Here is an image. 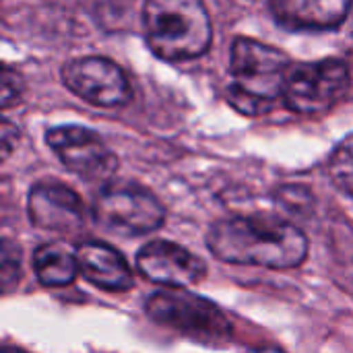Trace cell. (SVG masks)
<instances>
[{
    "label": "cell",
    "mask_w": 353,
    "mask_h": 353,
    "mask_svg": "<svg viewBox=\"0 0 353 353\" xmlns=\"http://www.w3.org/2000/svg\"><path fill=\"white\" fill-rule=\"evenodd\" d=\"M290 70V60L281 50L252 37H238L230 52L234 81L230 101L248 116L267 112L283 97Z\"/></svg>",
    "instance_id": "obj_2"
},
{
    "label": "cell",
    "mask_w": 353,
    "mask_h": 353,
    "mask_svg": "<svg viewBox=\"0 0 353 353\" xmlns=\"http://www.w3.org/2000/svg\"><path fill=\"white\" fill-rule=\"evenodd\" d=\"M2 353H25V352H19V350H10V347H6V350H2Z\"/></svg>",
    "instance_id": "obj_17"
},
{
    "label": "cell",
    "mask_w": 353,
    "mask_h": 353,
    "mask_svg": "<svg viewBox=\"0 0 353 353\" xmlns=\"http://www.w3.org/2000/svg\"><path fill=\"white\" fill-rule=\"evenodd\" d=\"M33 271L46 288H66L81 273L77 250L62 242L43 244L33 252Z\"/></svg>",
    "instance_id": "obj_13"
},
{
    "label": "cell",
    "mask_w": 353,
    "mask_h": 353,
    "mask_svg": "<svg viewBox=\"0 0 353 353\" xmlns=\"http://www.w3.org/2000/svg\"><path fill=\"white\" fill-rule=\"evenodd\" d=\"M27 213L35 228L60 234L77 232L85 219L79 194L58 182L35 184L27 199Z\"/></svg>",
    "instance_id": "obj_10"
},
{
    "label": "cell",
    "mask_w": 353,
    "mask_h": 353,
    "mask_svg": "<svg viewBox=\"0 0 353 353\" xmlns=\"http://www.w3.org/2000/svg\"><path fill=\"white\" fill-rule=\"evenodd\" d=\"M77 261L83 277L105 292H128L134 283L126 259L103 242L81 244L77 248Z\"/></svg>",
    "instance_id": "obj_12"
},
{
    "label": "cell",
    "mask_w": 353,
    "mask_h": 353,
    "mask_svg": "<svg viewBox=\"0 0 353 353\" xmlns=\"http://www.w3.org/2000/svg\"><path fill=\"white\" fill-rule=\"evenodd\" d=\"M137 267L149 281L163 288H190L205 279L207 265L188 248L168 242H147L137 254Z\"/></svg>",
    "instance_id": "obj_9"
},
{
    "label": "cell",
    "mask_w": 353,
    "mask_h": 353,
    "mask_svg": "<svg viewBox=\"0 0 353 353\" xmlns=\"http://www.w3.org/2000/svg\"><path fill=\"white\" fill-rule=\"evenodd\" d=\"M143 25L151 52L168 62L203 56L213 37L203 0H147Z\"/></svg>",
    "instance_id": "obj_3"
},
{
    "label": "cell",
    "mask_w": 353,
    "mask_h": 353,
    "mask_svg": "<svg viewBox=\"0 0 353 353\" xmlns=\"http://www.w3.org/2000/svg\"><path fill=\"white\" fill-rule=\"evenodd\" d=\"M93 217L105 232L132 238L159 230L165 221V209L151 190L118 182L103 186L95 196Z\"/></svg>",
    "instance_id": "obj_5"
},
{
    "label": "cell",
    "mask_w": 353,
    "mask_h": 353,
    "mask_svg": "<svg viewBox=\"0 0 353 353\" xmlns=\"http://www.w3.org/2000/svg\"><path fill=\"white\" fill-rule=\"evenodd\" d=\"M350 89V68L339 58L304 62L290 70L283 89L285 105L304 116L333 110Z\"/></svg>",
    "instance_id": "obj_6"
},
{
    "label": "cell",
    "mask_w": 353,
    "mask_h": 353,
    "mask_svg": "<svg viewBox=\"0 0 353 353\" xmlns=\"http://www.w3.org/2000/svg\"><path fill=\"white\" fill-rule=\"evenodd\" d=\"M275 21L292 31H329L339 27L352 0H269Z\"/></svg>",
    "instance_id": "obj_11"
},
{
    "label": "cell",
    "mask_w": 353,
    "mask_h": 353,
    "mask_svg": "<svg viewBox=\"0 0 353 353\" xmlns=\"http://www.w3.org/2000/svg\"><path fill=\"white\" fill-rule=\"evenodd\" d=\"M46 143L62 165L81 178L103 180L118 168V159L103 139L85 126H56L46 132Z\"/></svg>",
    "instance_id": "obj_8"
},
{
    "label": "cell",
    "mask_w": 353,
    "mask_h": 353,
    "mask_svg": "<svg viewBox=\"0 0 353 353\" xmlns=\"http://www.w3.org/2000/svg\"><path fill=\"white\" fill-rule=\"evenodd\" d=\"M207 246L223 263L279 271L296 269L308 256V238L298 225L263 217H232L215 223Z\"/></svg>",
    "instance_id": "obj_1"
},
{
    "label": "cell",
    "mask_w": 353,
    "mask_h": 353,
    "mask_svg": "<svg viewBox=\"0 0 353 353\" xmlns=\"http://www.w3.org/2000/svg\"><path fill=\"white\" fill-rule=\"evenodd\" d=\"M62 81L74 95L99 108H118L132 97L124 70L103 56H83L66 62Z\"/></svg>",
    "instance_id": "obj_7"
},
{
    "label": "cell",
    "mask_w": 353,
    "mask_h": 353,
    "mask_svg": "<svg viewBox=\"0 0 353 353\" xmlns=\"http://www.w3.org/2000/svg\"><path fill=\"white\" fill-rule=\"evenodd\" d=\"M2 288L10 290L21 277V250L8 238L2 240Z\"/></svg>",
    "instance_id": "obj_15"
},
{
    "label": "cell",
    "mask_w": 353,
    "mask_h": 353,
    "mask_svg": "<svg viewBox=\"0 0 353 353\" xmlns=\"http://www.w3.org/2000/svg\"><path fill=\"white\" fill-rule=\"evenodd\" d=\"M145 310L157 325L201 343L219 345L232 337V325L221 308L184 288H165L155 292L147 300Z\"/></svg>",
    "instance_id": "obj_4"
},
{
    "label": "cell",
    "mask_w": 353,
    "mask_h": 353,
    "mask_svg": "<svg viewBox=\"0 0 353 353\" xmlns=\"http://www.w3.org/2000/svg\"><path fill=\"white\" fill-rule=\"evenodd\" d=\"M2 74H4L2 77L4 79L2 81V105L8 108V105H12L19 99L23 83H21V77L10 66H4V72Z\"/></svg>",
    "instance_id": "obj_16"
},
{
    "label": "cell",
    "mask_w": 353,
    "mask_h": 353,
    "mask_svg": "<svg viewBox=\"0 0 353 353\" xmlns=\"http://www.w3.org/2000/svg\"><path fill=\"white\" fill-rule=\"evenodd\" d=\"M329 176L341 192L353 196V134L345 137L331 153Z\"/></svg>",
    "instance_id": "obj_14"
}]
</instances>
